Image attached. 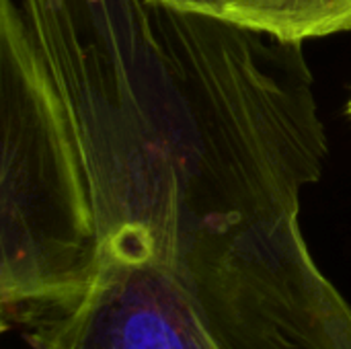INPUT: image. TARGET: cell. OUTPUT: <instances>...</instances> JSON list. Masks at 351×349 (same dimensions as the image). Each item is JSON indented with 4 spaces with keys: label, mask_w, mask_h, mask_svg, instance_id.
<instances>
[{
    "label": "cell",
    "mask_w": 351,
    "mask_h": 349,
    "mask_svg": "<svg viewBox=\"0 0 351 349\" xmlns=\"http://www.w3.org/2000/svg\"><path fill=\"white\" fill-rule=\"evenodd\" d=\"M348 113H350V117H351V99H350V105H348Z\"/></svg>",
    "instance_id": "3957f363"
},
{
    "label": "cell",
    "mask_w": 351,
    "mask_h": 349,
    "mask_svg": "<svg viewBox=\"0 0 351 349\" xmlns=\"http://www.w3.org/2000/svg\"><path fill=\"white\" fill-rule=\"evenodd\" d=\"M325 165L202 119L99 136L0 220L2 327L29 349H351L300 226Z\"/></svg>",
    "instance_id": "6da1fadb"
},
{
    "label": "cell",
    "mask_w": 351,
    "mask_h": 349,
    "mask_svg": "<svg viewBox=\"0 0 351 349\" xmlns=\"http://www.w3.org/2000/svg\"><path fill=\"white\" fill-rule=\"evenodd\" d=\"M160 4L253 31L284 43H302L351 31V0H158Z\"/></svg>",
    "instance_id": "7a4b0ae2"
}]
</instances>
